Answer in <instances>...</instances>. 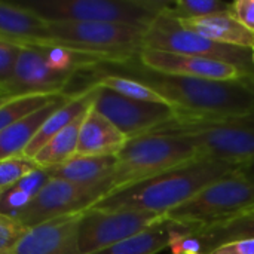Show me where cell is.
<instances>
[{"instance_id": "obj_35", "label": "cell", "mask_w": 254, "mask_h": 254, "mask_svg": "<svg viewBox=\"0 0 254 254\" xmlns=\"http://www.w3.org/2000/svg\"><path fill=\"white\" fill-rule=\"evenodd\" d=\"M10 100V97H0V107L4 104V103H7Z\"/></svg>"}, {"instance_id": "obj_6", "label": "cell", "mask_w": 254, "mask_h": 254, "mask_svg": "<svg viewBox=\"0 0 254 254\" xmlns=\"http://www.w3.org/2000/svg\"><path fill=\"white\" fill-rule=\"evenodd\" d=\"M116 158L118 162L110 176L113 190L159 176L199 156L182 135L149 132L129 138Z\"/></svg>"}, {"instance_id": "obj_18", "label": "cell", "mask_w": 254, "mask_h": 254, "mask_svg": "<svg viewBox=\"0 0 254 254\" xmlns=\"http://www.w3.org/2000/svg\"><path fill=\"white\" fill-rule=\"evenodd\" d=\"M180 24L216 43L253 49L254 31L244 27L238 19H235L231 13L211 15L204 18L193 19H179Z\"/></svg>"}, {"instance_id": "obj_33", "label": "cell", "mask_w": 254, "mask_h": 254, "mask_svg": "<svg viewBox=\"0 0 254 254\" xmlns=\"http://www.w3.org/2000/svg\"><path fill=\"white\" fill-rule=\"evenodd\" d=\"M235 174L238 177H243V179L254 183V156L246 162H241L238 165V168L235 170Z\"/></svg>"}, {"instance_id": "obj_38", "label": "cell", "mask_w": 254, "mask_h": 254, "mask_svg": "<svg viewBox=\"0 0 254 254\" xmlns=\"http://www.w3.org/2000/svg\"><path fill=\"white\" fill-rule=\"evenodd\" d=\"M185 254H198V253H185Z\"/></svg>"}, {"instance_id": "obj_26", "label": "cell", "mask_w": 254, "mask_h": 254, "mask_svg": "<svg viewBox=\"0 0 254 254\" xmlns=\"http://www.w3.org/2000/svg\"><path fill=\"white\" fill-rule=\"evenodd\" d=\"M58 95H27V97H13L0 107V132L15 124L16 121L31 115L33 112L45 107L46 104L57 100Z\"/></svg>"}, {"instance_id": "obj_11", "label": "cell", "mask_w": 254, "mask_h": 254, "mask_svg": "<svg viewBox=\"0 0 254 254\" xmlns=\"http://www.w3.org/2000/svg\"><path fill=\"white\" fill-rule=\"evenodd\" d=\"M92 107L109 119L128 140L152 132L177 115V110L170 104L131 100L101 86H95Z\"/></svg>"}, {"instance_id": "obj_32", "label": "cell", "mask_w": 254, "mask_h": 254, "mask_svg": "<svg viewBox=\"0 0 254 254\" xmlns=\"http://www.w3.org/2000/svg\"><path fill=\"white\" fill-rule=\"evenodd\" d=\"M208 254H254V240H240L226 243Z\"/></svg>"}, {"instance_id": "obj_5", "label": "cell", "mask_w": 254, "mask_h": 254, "mask_svg": "<svg viewBox=\"0 0 254 254\" xmlns=\"http://www.w3.org/2000/svg\"><path fill=\"white\" fill-rule=\"evenodd\" d=\"M46 22H109L149 28L168 0H22Z\"/></svg>"}, {"instance_id": "obj_8", "label": "cell", "mask_w": 254, "mask_h": 254, "mask_svg": "<svg viewBox=\"0 0 254 254\" xmlns=\"http://www.w3.org/2000/svg\"><path fill=\"white\" fill-rule=\"evenodd\" d=\"M250 211H254V183L232 173L207 186L165 217L202 229Z\"/></svg>"}, {"instance_id": "obj_22", "label": "cell", "mask_w": 254, "mask_h": 254, "mask_svg": "<svg viewBox=\"0 0 254 254\" xmlns=\"http://www.w3.org/2000/svg\"><path fill=\"white\" fill-rule=\"evenodd\" d=\"M176 225V222L162 216L144 231L94 254H158L168 247L170 235Z\"/></svg>"}, {"instance_id": "obj_10", "label": "cell", "mask_w": 254, "mask_h": 254, "mask_svg": "<svg viewBox=\"0 0 254 254\" xmlns=\"http://www.w3.org/2000/svg\"><path fill=\"white\" fill-rule=\"evenodd\" d=\"M112 190L110 177L91 185L51 179L27 211L19 217L18 223L30 229L63 216L80 214L94 207Z\"/></svg>"}, {"instance_id": "obj_21", "label": "cell", "mask_w": 254, "mask_h": 254, "mask_svg": "<svg viewBox=\"0 0 254 254\" xmlns=\"http://www.w3.org/2000/svg\"><path fill=\"white\" fill-rule=\"evenodd\" d=\"M116 156H73L63 165L48 170L51 179L91 185L109 179L116 167Z\"/></svg>"}, {"instance_id": "obj_16", "label": "cell", "mask_w": 254, "mask_h": 254, "mask_svg": "<svg viewBox=\"0 0 254 254\" xmlns=\"http://www.w3.org/2000/svg\"><path fill=\"white\" fill-rule=\"evenodd\" d=\"M0 37L19 45L49 43L48 22L18 1H0Z\"/></svg>"}, {"instance_id": "obj_34", "label": "cell", "mask_w": 254, "mask_h": 254, "mask_svg": "<svg viewBox=\"0 0 254 254\" xmlns=\"http://www.w3.org/2000/svg\"><path fill=\"white\" fill-rule=\"evenodd\" d=\"M240 82L254 95V76H244L240 79Z\"/></svg>"}, {"instance_id": "obj_24", "label": "cell", "mask_w": 254, "mask_h": 254, "mask_svg": "<svg viewBox=\"0 0 254 254\" xmlns=\"http://www.w3.org/2000/svg\"><path fill=\"white\" fill-rule=\"evenodd\" d=\"M88 113V112H86ZM85 115L79 116L70 125H67L63 131L55 134L33 158L34 162L40 168H54L63 165L73 156H76L77 143H79V132L85 119Z\"/></svg>"}, {"instance_id": "obj_29", "label": "cell", "mask_w": 254, "mask_h": 254, "mask_svg": "<svg viewBox=\"0 0 254 254\" xmlns=\"http://www.w3.org/2000/svg\"><path fill=\"white\" fill-rule=\"evenodd\" d=\"M21 46L22 45L16 42L0 37V97H6L7 88L15 73Z\"/></svg>"}, {"instance_id": "obj_1", "label": "cell", "mask_w": 254, "mask_h": 254, "mask_svg": "<svg viewBox=\"0 0 254 254\" xmlns=\"http://www.w3.org/2000/svg\"><path fill=\"white\" fill-rule=\"evenodd\" d=\"M118 74L141 82L177 110L176 116L195 119H222L254 112V95L240 82L210 80L170 74L144 67L138 57L125 63L109 64Z\"/></svg>"}, {"instance_id": "obj_23", "label": "cell", "mask_w": 254, "mask_h": 254, "mask_svg": "<svg viewBox=\"0 0 254 254\" xmlns=\"http://www.w3.org/2000/svg\"><path fill=\"white\" fill-rule=\"evenodd\" d=\"M193 237L201 244V254H208L226 243L254 240V211L198 229Z\"/></svg>"}, {"instance_id": "obj_25", "label": "cell", "mask_w": 254, "mask_h": 254, "mask_svg": "<svg viewBox=\"0 0 254 254\" xmlns=\"http://www.w3.org/2000/svg\"><path fill=\"white\" fill-rule=\"evenodd\" d=\"M100 71L101 73H98L97 77L89 85L106 88V89H109L112 92H116V94H119L122 97H127V98H131V100H137V101L168 104L153 89H150L149 86L143 85L141 82H138L135 79H131V77L124 76V74H118V73H113V71H103V70H100Z\"/></svg>"}, {"instance_id": "obj_28", "label": "cell", "mask_w": 254, "mask_h": 254, "mask_svg": "<svg viewBox=\"0 0 254 254\" xmlns=\"http://www.w3.org/2000/svg\"><path fill=\"white\" fill-rule=\"evenodd\" d=\"M37 168L40 167L34 162V159L27 158L24 155L0 161V189L3 190L15 185L16 182L31 174Z\"/></svg>"}, {"instance_id": "obj_27", "label": "cell", "mask_w": 254, "mask_h": 254, "mask_svg": "<svg viewBox=\"0 0 254 254\" xmlns=\"http://www.w3.org/2000/svg\"><path fill=\"white\" fill-rule=\"evenodd\" d=\"M168 10L177 19H193L229 13L231 3L222 0H177L170 4Z\"/></svg>"}, {"instance_id": "obj_36", "label": "cell", "mask_w": 254, "mask_h": 254, "mask_svg": "<svg viewBox=\"0 0 254 254\" xmlns=\"http://www.w3.org/2000/svg\"><path fill=\"white\" fill-rule=\"evenodd\" d=\"M0 254H13V250H6V252H0Z\"/></svg>"}, {"instance_id": "obj_17", "label": "cell", "mask_w": 254, "mask_h": 254, "mask_svg": "<svg viewBox=\"0 0 254 254\" xmlns=\"http://www.w3.org/2000/svg\"><path fill=\"white\" fill-rule=\"evenodd\" d=\"M95 100V86H86L80 92L71 94L40 127L31 143L27 146L24 156L34 158L36 153L60 131H63L67 125L76 121L79 116L85 115L94 104Z\"/></svg>"}, {"instance_id": "obj_30", "label": "cell", "mask_w": 254, "mask_h": 254, "mask_svg": "<svg viewBox=\"0 0 254 254\" xmlns=\"http://www.w3.org/2000/svg\"><path fill=\"white\" fill-rule=\"evenodd\" d=\"M25 232L27 228H24L18 222L0 217V252L13 250Z\"/></svg>"}, {"instance_id": "obj_14", "label": "cell", "mask_w": 254, "mask_h": 254, "mask_svg": "<svg viewBox=\"0 0 254 254\" xmlns=\"http://www.w3.org/2000/svg\"><path fill=\"white\" fill-rule=\"evenodd\" d=\"M80 214L63 216L27 229L13 254H82L77 244Z\"/></svg>"}, {"instance_id": "obj_3", "label": "cell", "mask_w": 254, "mask_h": 254, "mask_svg": "<svg viewBox=\"0 0 254 254\" xmlns=\"http://www.w3.org/2000/svg\"><path fill=\"white\" fill-rule=\"evenodd\" d=\"M113 63L110 58L58 43L22 45L6 97L58 95L85 70Z\"/></svg>"}, {"instance_id": "obj_37", "label": "cell", "mask_w": 254, "mask_h": 254, "mask_svg": "<svg viewBox=\"0 0 254 254\" xmlns=\"http://www.w3.org/2000/svg\"><path fill=\"white\" fill-rule=\"evenodd\" d=\"M252 61H253V65H254V48L252 49Z\"/></svg>"}, {"instance_id": "obj_39", "label": "cell", "mask_w": 254, "mask_h": 254, "mask_svg": "<svg viewBox=\"0 0 254 254\" xmlns=\"http://www.w3.org/2000/svg\"><path fill=\"white\" fill-rule=\"evenodd\" d=\"M0 192H1V189H0Z\"/></svg>"}, {"instance_id": "obj_7", "label": "cell", "mask_w": 254, "mask_h": 254, "mask_svg": "<svg viewBox=\"0 0 254 254\" xmlns=\"http://www.w3.org/2000/svg\"><path fill=\"white\" fill-rule=\"evenodd\" d=\"M49 42L110 58L115 64L137 58L147 28L109 22H48Z\"/></svg>"}, {"instance_id": "obj_15", "label": "cell", "mask_w": 254, "mask_h": 254, "mask_svg": "<svg viewBox=\"0 0 254 254\" xmlns=\"http://www.w3.org/2000/svg\"><path fill=\"white\" fill-rule=\"evenodd\" d=\"M128 138L103 115L91 107L83 119L76 156H116Z\"/></svg>"}, {"instance_id": "obj_2", "label": "cell", "mask_w": 254, "mask_h": 254, "mask_svg": "<svg viewBox=\"0 0 254 254\" xmlns=\"http://www.w3.org/2000/svg\"><path fill=\"white\" fill-rule=\"evenodd\" d=\"M238 165L226 161L198 158L159 176L113 190L91 208L165 216L207 186L235 173Z\"/></svg>"}, {"instance_id": "obj_13", "label": "cell", "mask_w": 254, "mask_h": 254, "mask_svg": "<svg viewBox=\"0 0 254 254\" xmlns=\"http://www.w3.org/2000/svg\"><path fill=\"white\" fill-rule=\"evenodd\" d=\"M138 60L147 68L170 74H182L225 82L240 80L241 77L246 76L240 68L223 61L180 55L155 49H143L138 55Z\"/></svg>"}, {"instance_id": "obj_12", "label": "cell", "mask_w": 254, "mask_h": 254, "mask_svg": "<svg viewBox=\"0 0 254 254\" xmlns=\"http://www.w3.org/2000/svg\"><path fill=\"white\" fill-rule=\"evenodd\" d=\"M162 216L134 211H100L89 208L80 214L77 244L82 254L109 249L159 220Z\"/></svg>"}, {"instance_id": "obj_19", "label": "cell", "mask_w": 254, "mask_h": 254, "mask_svg": "<svg viewBox=\"0 0 254 254\" xmlns=\"http://www.w3.org/2000/svg\"><path fill=\"white\" fill-rule=\"evenodd\" d=\"M71 94L64 92L52 103L33 112L31 115L16 121L0 132V161L24 155L27 146L31 143L42 124L70 97Z\"/></svg>"}, {"instance_id": "obj_20", "label": "cell", "mask_w": 254, "mask_h": 254, "mask_svg": "<svg viewBox=\"0 0 254 254\" xmlns=\"http://www.w3.org/2000/svg\"><path fill=\"white\" fill-rule=\"evenodd\" d=\"M49 180L48 170L37 168L15 185L3 189L0 192V217L18 222Z\"/></svg>"}, {"instance_id": "obj_9", "label": "cell", "mask_w": 254, "mask_h": 254, "mask_svg": "<svg viewBox=\"0 0 254 254\" xmlns=\"http://www.w3.org/2000/svg\"><path fill=\"white\" fill-rule=\"evenodd\" d=\"M144 49L173 52L189 57L223 61L240 68L246 76H254L252 51L216 43L180 24L168 9L158 15L144 36Z\"/></svg>"}, {"instance_id": "obj_4", "label": "cell", "mask_w": 254, "mask_h": 254, "mask_svg": "<svg viewBox=\"0 0 254 254\" xmlns=\"http://www.w3.org/2000/svg\"><path fill=\"white\" fill-rule=\"evenodd\" d=\"M152 132L185 137L204 159L241 164L254 156V112L222 119L176 116Z\"/></svg>"}, {"instance_id": "obj_31", "label": "cell", "mask_w": 254, "mask_h": 254, "mask_svg": "<svg viewBox=\"0 0 254 254\" xmlns=\"http://www.w3.org/2000/svg\"><path fill=\"white\" fill-rule=\"evenodd\" d=\"M244 27L254 31V0H237L231 3V12Z\"/></svg>"}]
</instances>
